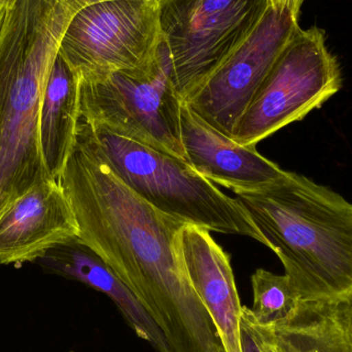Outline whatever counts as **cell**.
I'll list each match as a JSON object with an SVG mask.
<instances>
[{
  "mask_svg": "<svg viewBox=\"0 0 352 352\" xmlns=\"http://www.w3.org/2000/svg\"><path fill=\"white\" fill-rule=\"evenodd\" d=\"M58 182L78 237L129 287L170 352H225L186 270L180 234L188 223L138 197L76 140Z\"/></svg>",
  "mask_w": 352,
  "mask_h": 352,
  "instance_id": "cell-1",
  "label": "cell"
},
{
  "mask_svg": "<svg viewBox=\"0 0 352 352\" xmlns=\"http://www.w3.org/2000/svg\"><path fill=\"white\" fill-rule=\"evenodd\" d=\"M235 195L301 301H352V203L291 171Z\"/></svg>",
  "mask_w": 352,
  "mask_h": 352,
  "instance_id": "cell-2",
  "label": "cell"
},
{
  "mask_svg": "<svg viewBox=\"0 0 352 352\" xmlns=\"http://www.w3.org/2000/svg\"><path fill=\"white\" fill-rule=\"evenodd\" d=\"M82 0H16L0 34V212L52 179L41 152L39 113L52 66Z\"/></svg>",
  "mask_w": 352,
  "mask_h": 352,
  "instance_id": "cell-3",
  "label": "cell"
},
{
  "mask_svg": "<svg viewBox=\"0 0 352 352\" xmlns=\"http://www.w3.org/2000/svg\"><path fill=\"white\" fill-rule=\"evenodd\" d=\"M76 142L126 186L165 214L210 232L263 238L235 198L197 173L186 159L122 138L80 119Z\"/></svg>",
  "mask_w": 352,
  "mask_h": 352,
  "instance_id": "cell-4",
  "label": "cell"
},
{
  "mask_svg": "<svg viewBox=\"0 0 352 352\" xmlns=\"http://www.w3.org/2000/svg\"><path fill=\"white\" fill-rule=\"evenodd\" d=\"M182 102L164 43L158 59L146 69L80 80L82 121L186 159L180 133Z\"/></svg>",
  "mask_w": 352,
  "mask_h": 352,
  "instance_id": "cell-5",
  "label": "cell"
},
{
  "mask_svg": "<svg viewBox=\"0 0 352 352\" xmlns=\"http://www.w3.org/2000/svg\"><path fill=\"white\" fill-rule=\"evenodd\" d=\"M163 41L182 100L221 67L264 20L269 0H161Z\"/></svg>",
  "mask_w": 352,
  "mask_h": 352,
  "instance_id": "cell-6",
  "label": "cell"
},
{
  "mask_svg": "<svg viewBox=\"0 0 352 352\" xmlns=\"http://www.w3.org/2000/svg\"><path fill=\"white\" fill-rule=\"evenodd\" d=\"M337 58L329 51L318 27L296 30L277 58L234 131L243 146L265 138L320 109L342 88Z\"/></svg>",
  "mask_w": 352,
  "mask_h": 352,
  "instance_id": "cell-7",
  "label": "cell"
},
{
  "mask_svg": "<svg viewBox=\"0 0 352 352\" xmlns=\"http://www.w3.org/2000/svg\"><path fill=\"white\" fill-rule=\"evenodd\" d=\"M160 3L115 0L89 4L70 21L59 55L80 80L146 69L162 47Z\"/></svg>",
  "mask_w": 352,
  "mask_h": 352,
  "instance_id": "cell-8",
  "label": "cell"
},
{
  "mask_svg": "<svg viewBox=\"0 0 352 352\" xmlns=\"http://www.w3.org/2000/svg\"><path fill=\"white\" fill-rule=\"evenodd\" d=\"M298 18L270 8L248 41L184 102L207 124L232 138L261 85L299 28Z\"/></svg>",
  "mask_w": 352,
  "mask_h": 352,
  "instance_id": "cell-9",
  "label": "cell"
},
{
  "mask_svg": "<svg viewBox=\"0 0 352 352\" xmlns=\"http://www.w3.org/2000/svg\"><path fill=\"white\" fill-rule=\"evenodd\" d=\"M72 206L59 182L33 186L0 212V264L36 262L50 248L78 236Z\"/></svg>",
  "mask_w": 352,
  "mask_h": 352,
  "instance_id": "cell-10",
  "label": "cell"
},
{
  "mask_svg": "<svg viewBox=\"0 0 352 352\" xmlns=\"http://www.w3.org/2000/svg\"><path fill=\"white\" fill-rule=\"evenodd\" d=\"M180 133L186 160L203 177L234 192L256 190L285 173L256 146H243L207 124L182 102Z\"/></svg>",
  "mask_w": 352,
  "mask_h": 352,
  "instance_id": "cell-11",
  "label": "cell"
},
{
  "mask_svg": "<svg viewBox=\"0 0 352 352\" xmlns=\"http://www.w3.org/2000/svg\"><path fill=\"white\" fill-rule=\"evenodd\" d=\"M182 254L190 281L208 311L225 352H242V306L231 256L210 231L186 225L180 234Z\"/></svg>",
  "mask_w": 352,
  "mask_h": 352,
  "instance_id": "cell-12",
  "label": "cell"
},
{
  "mask_svg": "<svg viewBox=\"0 0 352 352\" xmlns=\"http://www.w3.org/2000/svg\"><path fill=\"white\" fill-rule=\"evenodd\" d=\"M36 262L49 272L80 281L104 294L138 338L150 343L158 352H170L164 334L146 308L111 266L78 236L50 248Z\"/></svg>",
  "mask_w": 352,
  "mask_h": 352,
  "instance_id": "cell-13",
  "label": "cell"
},
{
  "mask_svg": "<svg viewBox=\"0 0 352 352\" xmlns=\"http://www.w3.org/2000/svg\"><path fill=\"white\" fill-rule=\"evenodd\" d=\"M256 324L268 352H352V301H300L283 322Z\"/></svg>",
  "mask_w": 352,
  "mask_h": 352,
  "instance_id": "cell-14",
  "label": "cell"
},
{
  "mask_svg": "<svg viewBox=\"0 0 352 352\" xmlns=\"http://www.w3.org/2000/svg\"><path fill=\"white\" fill-rule=\"evenodd\" d=\"M80 119V78L58 53L39 113L41 156L47 173L56 182L74 148Z\"/></svg>",
  "mask_w": 352,
  "mask_h": 352,
  "instance_id": "cell-15",
  "label": "cell"
},
{
  "mask_svg": "<svg viewBox=\"0 0 352 352\" xmlns=\"http://www.w3.org/2000/svg\"><path fill=\"white\" fill-rule=\"evenodd\" d=\"M254 320L262 326H273L293 314L301 300L287 275H278L265 269H256L252 275Z\"/></svg>",
  "mask_w": 352,
  "mask_h": 352,
  "instance_id": "cell-16",
  "label": "cell"
},
{
  "mask_svg": "<svg viewBox=\"0 0 352 352\" xmlns=\"http://www.w3.org/2000/svg\"><path fill=\"white\" fill-rule=\"evenodd\" d=\"M242 352H268L265 347L262 335L252 318L250 309L243 306L241 320Z\"/></svg>",
  "mask_w": 352,
  "mask_h": 352,
  "instance_id": "cell-17",
  "label": "cell"
},
{
  "mask_svg": "<svg viewBox=\"0 0 352 352\" xmlns=\"http://www.w3.org/2000/svg\"><path fill=\"white\" fill-rule=\"evenodd\" d=\"M304 0H269L271 8L276 12H289L299 16L300 10Z\"/></svg>",
  "mask_w": 352,
  "mask_h": 352,
  "instance_id": "cell-18",
  "label": "cell"
},
{
  "mask_svg": "<svg viewBox=\"0 0 352 352\" xmlns=\"http://www.w3.org/2000/svg\"><path fill=\"white\" fill-rule=\"evenodd\" d=\"M16 0H0V34L6 23V16Z\"/></svg>",
  "mask_w": 352,
  "mask_h": 352,
  "instance_id": "cell-19",
  "label": "cell"
},
{
  "mask_svg": "<svg viewBox=\"0 0 352 352\" xmlns=\"http://www.w3.org/2000/svg\"><path fill=\"white\" fill-rule=\"evenodd\" d=\"M104 1H115V0H84V3H85V6H89V4L98 3V2H104ZM146 1L160 2L161 0H146Z\"/></svg>",
  "mask_w": 352,
  "mask_h": 352,
  "instance_id": "cell-20",
  "label": "cell"
}]
</instances>
